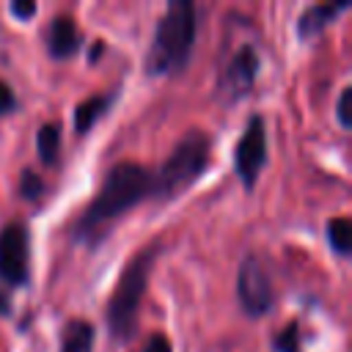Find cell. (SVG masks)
<instances>
[{
  "label": "cell",
  "instance_id": "cell-1",
  "mask_svg": "<svg viewBox=\"0 0 352 352\" xmlns=\"http://www.w3.org/2000/svg\"><path fill=\"white\" fill-rule=\"evenodd\" d=\"M154 195V173L138 162H116L99 192L94 195V201L85 206V212L77 217L72 234L77 242L85 245H99V239H104V234L110 231V226L129 212L132 206H138L140 201Z\"/></svg>",
  "mask_w": 352,
  "mask_h": 352
},
{
  "label": "cell",
  "instance_id": "cell-2",
  "mask_svg": "<svg viewBox=\"0 0 352 352\" xmlns=\"http://www.w3.org/2000/svg\"><path fill=\"white\" fill-rule=\"evenodd\" d=\"M198 33V11L192 0H170L148 47L146 72L148 74H173L182 72L192 55Z\"/></svg>",
  "mask_w": 352,
  "mask_h": 352
},
{
  "label": "cell",
  "instance_id": "cell-3",
  "mask_svg": "<svg viewBox=\"0 0 352 352\" xmlns=\"http://www.w3.org/2000/svg\"><path fill=\"white\" fill-rule=\"evenodd\" d=\"M154 258H157V245H146L140 248L124 267L118 283H116V292L113 297L107 300V308H104V322H107V333L113 341H126L135 330V322H138V311H140V302H143V294H146V286H148V275H151V267H154Z\"/></svg>",
  "mask_w": 352,
  "mask_h": 352
},
{
  "label": "cell",
  "instance_id": "cell-4",
  "mask_svg": "<svg viewBox=\"0 0 352 352\" xmlns=\"http://www.w3.org/2000/svg\"><path fill=\"white\" fill-rule=\"evenodd\" d=\"M212 140L204 129H190L168 154L162 168L154 173V195L157 198H176L190 184L201 179L209 165Z\"/></svg>",
  "mask_w": 352,
  "mask_h": 352
},
{
  "label": "cell",
  "instance_id": "cell-5",
  "mask_svg": "<svg viewBox=\"0 0 352 352\" xmlns=\"http://www.w3.org/2000/svg\"><path fill=\"white\" fill-rule=\"evenodd\" d=\"M30 278V234L28 226L14 220L0 228V280L25 286Z\"/></svg>",
  "mask_w": 352,
  "mask_h": 352
},
{
  "label": "cell",
  "instance_id": "cell-6",
  "mask_svg": "<svg viewBox=\"0 0 352 352\" xmlns=\"http://www.w3.org/2000/svg\"><path fill=\"white\" fill-rule=\"evenodd\" d=\"M267 162V126L261 116H250L242 138L234 146V170L239 182L250 190Z\"/></svg>",
  "mask_w": 352,
  "mask_h": 352
},
{
  "label": "cell",
  "instance_id": "cell-7",
  "mask_svg": "<svg viewBox=\"0 0 352 352\" xmlns=\"http://www.w3.org/2000/svg\"><path fill=\"white\" fill-rule=\"evenodd\" d=\"M236 297L248 316H264L272 308V286L256 256H245L236 270Z\"/></svg>",
  "mask_w": 352,
  "mask_h": 352
},
{
  "label": "cell",
  "instance_id": "cell-8",
  "mask_svg": "<svg viewBox=\"0 0 352 352\" xmlns=\"http://www.w3.org/2000/svg\"><path fill=\"white\" fill-rule=\"evenodd\" d=\"M258 66H261V60L253 47L245 44L234 52V58L228 60L226 74H223V88L231 94V99H239L242 94H248L253 88V82L258 77Z\"/></svg>",
  "mask_w": 352,
  "mask_h": 352
},
{
  "label": "cell",
  "instance_id": "cell-9",
  "mask_svg": "<svg viewBox=\"0 0 352 352\" xmlns=\"http://www.w3.org/2000/svg\"><path fill=\"white\" fill-rule=\"evenodd\" d=\"M80 50V30L72 16L58 14L47 28V52L55 60H66Z\"/></svg>",
  "mask_w": 352,
  "mask_h": 352
},
{
  "label": "cell",
  "instance_id": "cell-10",
  "mask_svg": "<svg viewBox=\"0 0 352 352\" xmlns=\"http://www.w3.org/2000/svg\"><path fill=\"white\" fill-rule=\"evenodd\" d=\"M346 8H349L346 0H341V3H319V6H308V8L300 14V19H297V36H300L302 41L319 36V33H322L338 14H344Z\"/></svg>",
  "mask_w": 352,
  "mask_h": 352
},
{
  "label": "cell",
  "instance_id": "cell-11",
  "mask_svg": "<svg viewBox=\"0 0 352 352\" xmlns=\"http://www.w3.org/2000/svg\"><path fill=\"white\" fill-rule=\"evenodd\" d=\"M96 341V330L85 319H69L60 327V352H91Z\"/></svg>",
  "mask_w": 352,
  "mask_h": 352
},
{
  "label": "cell",
  "instance_id": "cell-12",
  "mask_svg": "<svg viewBox=\"0 0 352 352\" xmlns=\"http://www.w3.org/2000/svg\"><path fill=\"white\" fill-rule=\"evenodd\" d=\"M113 99H116L113 94H94V96L82 99V102L74 107V129H77L80 135H85L88 129H94L96 121L110 110Z\"/></svg>",
  "mask_w": 352,
  "mask_h": 352
},
{
  "label": "cell",
  "instance_id": "cell-13",
  "mask_svg": "<svg viewBox=\"0 0 352 352\" xmlns=\"http://www.w3.org/2000/svg\"><path fill=\"white\" fill-rule=\"evenodd\" d=\"M58 148H60V126L58 124H44L36 135V151H38L41 162L52 165L58 160Z\"/></svg>",
  "mask_w": 352,
  "mask_h": 352
},
{
  "label": "cell",
  "instance_id": "cell-14",
  "mask_svg": "<svg viewBox=\"0 0 352 352\" xmlns=\"http://www.w3.org/2000/svg\"><path fill=\"white\" fill-rule=\"evenodd\" d=\"M327 242L338 256H349V250H352V223L346 217H333L327 223Z\"/></svg>",
  "mask_w": 352,
  "mask_h": 352
},
{
  "label": "cell",
  "instance_id": "cell-15",
  "mask_svg": "<svg viewBox=\"0 0 352 352\" xmlns=\"http://www.w3.org/2000/svg\"><path fill=\"white\" fill-rule=\"evenodd\" d=\"M272 346H275V352H300V330H297V322L283 324L275 333Z\"/></svg>",
  "mask_w": 352,
  "mask_h": 352
},
{
  "label": "cell",
  "instance_id": "cell-16",
  "mask_svg": "<svg viewBox=\"0 0 352 352\" xmlns=\"http://www.w3.org/2000/svg\"><path fill=\"white\" fill-rule=\"evenodd\" d=\"M19 192H22V198H28V201H33V198H38L41 192H44V179L36 173V170H22V176H19Z\"/></svg>",
  "mask_w": 352,
  "mask_h": 352
},
{
  "label": "cell",
  "instance_id": "cell-17",
  "mask_svg": "<svg viewBox=\"0 0 352 352\" xmlns=\"http://www.w3.org/2000/svg\"><path fill=\"white\" fill-rule=\"evenodd\" d=\"M349 99H352V88H341L338 94V104H336V116H338V124L344 129H352V116H349Z\"/></svg>",
  "mask_w": 352,
  "mask_h": 352
},
{
  "label": "cell",
  "instance_id": "cell-18",
  "mask_svg": "<svg viewBox=\"0 0 352 352\" xmlns=\"http://www.w3.org/2000/svg\"><path fill=\"white\" fill-rule=\"evenodd\" d=\"M16 96H14V91L8 88V82H3L0 80V116H8V113H14L16 110Z\"/></svg>",
  "mask_w": 352,
  "mask_h": 352
},
{
  "label": "cell",
  "instance_id": "cell-19",
  "mask_svg": "<svg viewBox=\"0 0 352 352\" xmlns=\"http://www.w3.org/2000/svg\"><path fill=\"white\" fill-rule=\"evenodd\" d=\"M143 352H173V346H170V338H168V336H162V333H154V336L146 341Z\"/></svg>",
  "mask_w": 352,
  "mask_h": 352
},
{
  "label": "cell",
  "instance_id": "cell-20",
  "mask_svg": "<svg viewBox=\"0 0 352 352\" xmlns=\"http://www.w3.org/2000/svg\"><path fill=\"white\" fill-rule=\"evenodd\" d=\"M11 14L16 19H30L36 14V3H30V0H14L11 3Z\"/></svg>",
  "mask_w": 352,
  "mask_h": 352
},
{
  "label": "cell",
  "instance_id": "cell-21",
  "mask_svg": "<svg viewBox=\"0 0 352 352\" xmlns=\"http://www.w3.org/2000/svg\"><path fill=\"white\" fill-rule=\"evenodd\" d=\"M102 52H104V41H94V50H91V55H88V60L94 63V60H96V58H99Z\"/></svg>",
  "mask_w": 352,
  "mask_h": 352
},
{
  "label": "cell",
  "instance_id": "cell-22",
  "mask_svg": "<svg viewBox=\"0 0 352 352\" xmlns=\"http://www.w3.org/2000/svg\"><path fill=\"white\" fill-rule=\"evenodd\" d=\"M8 311H11V302H8V297L0 292V316H6Z\"/></svg>",
  "mask_w": 352,
  "mask_h": 352
}]
</instances>
